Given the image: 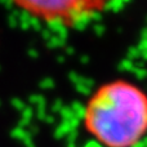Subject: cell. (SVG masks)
Returning <instances> with one entry per match:
<instances>
[{"mask_svg": "<svg viewBox=\"0 0 147 147\" xmlns=\"http://www.w3.org/2000/svg\"><path fill=\"white\" fill-rule=\"evenodd\" d=\"M83 127L102 147H136L147 136V93L124 79L106 81L86 101Z\"/></svg>", "mask_w": 147, "mask_h": 147, "instance_id": "obj_1", "label": "cell"}, {"mask_svg": "<svg viewBox=\"0 0 147 147\" xmlns=\"http://www.w3.org/2000/svg\"><path fill=\"white\" fill-rule=\"evenodd\" d=\"M17 9L41 23L75 27L98 17L117 0H9Z\"/></svg>", "mask_w": 147, "mask_h": 147, "instance_id": "obj_2", "label": "cell"}]
</instances>
